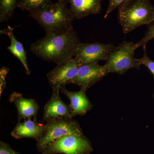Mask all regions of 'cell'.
Segmentation results:
<instances>
[{
    "label": "cell",
    "mask_w": 154,
    "mask_h": 154,
    "mask_svg": "<svg viewBox=\"0 0 154 154\" xmlns=\"http://www.w3.org/2000/svg\"><path fill=\"white\" fill-rule=\"evenodd\" d=\"M82 43L73 27L61 34L46 33L45 36L31 44L30 50L43 60L61 64L74 57Z\"/></svg>",
    "instance_id": "6da1fadb"
},
{
    "label": "cell",
    "mask_w": 154,
    "mask_h": 154,
    "mask_svg": "<svg viewBox=\"0 0 154 154\" xmlns=\"http://www.w3.org/2000/svg\"><path fill=\"white\" fill-rule=\"evenodd\" d=\"M68 0H58L47 9L29 13L46 33L61 34L73 26L75 18L68 7Z\"/></svg>",
    "instance_id": "7a4b0ae2"
},
{
    "label": "cell",
    "mask_w": 154,
    "mask_h": 154,
    "mask_svg": "<svg viewBox=\"0 0 154 154\" xmlns=\"http://www.w3.org/2000/svg\"><path fill=\"white\" fill-rule=\"evenodd\" d=\"M119 22L125 34L154 21V6L150 0H125L118 8Z\"/></svg>",
    "instance_id": "3957f363"
},
{
    "label": "cell",
    "mask_w": 154,
    "mask_h": 154,
    "mask_svg": "<svg viewBox=\"0 0 154 154\" xmlns=\"http://www.w3.org/2000/svg\"><path fill=\"white\" fill-rule=\"evenodd\" d=\"M138 48L137 43L126 41L115 47L103 65L106 73L122 75L131 69L139 68L141 64L139 59L134 57L135 51Z\"/></svg>",
    "instance_id": "277c9868"
},
{
    "label": "cell",
    "mask_w": 154,
    "mask_h": 154,
    "mask_svg": "<svg viewBox=\"0 0 154 154\" xmlns=\"http://www.w3.org/2000/svg\"><path fill=\"white\" fill-rule=\"evenodd\" d=\"M46 122L43 125L41 136L36 140L37 148L41 152L56 140L64 136L83 134L80 125L72 118L55 119Z\"/></svg>",
    "instance_id": "5b68a950"
},
{
    "label": "cell",
    "mask_w": 154,
    "mask_h": 154,
    "mask_svg": "<svg viewBox=\"0 0 154 154\" xmlns=\"http://www.w3.org/2000/svg\"><path fill=\"white\" fill-rule=\"evenodd\" d=\"M93 151L92 146L84 135L64 136L47 146L42 154H88Z\"/></svg>",
    "instance_id": "8992f818"
},
{
    "label": "cell",
    "mask_w": 154,
    "mask_h": 154,
    "mask_svg": "<svg viewBox=\"0 0 154 154\" xmlns=\"http://www.w3.org/2000/svg\"><path fill=\"white\" fill-rule=\"evenodd\" d=\"M115 48L112 43L82 42L77 48L74 57L82 65L99 63L100 61L107 60L110 54Z\"/></svg>",
    "instance_id": "52a82bcc"
},
{
    "label": "cell",
    "mask_w": 154,
    "mask_h": 154,
    "mask_svg": "<svg viewBox=\"0 0 154 154\" xmlns=\"http://www.w3.org/2000/svg\"><path fill=\"white\" fill-rule=\"evenodd\" d=\"M82 64L74 57L71 60L58 65L46 74L52 92H60L61 87L76 75Z\"/></svg>",
    "instance_id": "ba28073f"
},
{
    "label": "cell",
    "mask_w": 154,
    "mask_h": 154,
    "mask_svg": "<svg viewBox=\"0 0 154 154\" xmlns=\"http://www.w3.org/2000/svg\"><path fill=\"white\" fill-rule=\"evenodd\" d=\"M107 74L103 66L100 65L99 63L82 65L75 77L66 85H77L87 91Z\"/></svg>",
    "instance_id": "9c48e42d"
},
{
    "label": "cell",
    "mask_w": 154,
    "mask_h": 154,
    "mask_svg": "<svg viewBox=\"0 0 154 154\" xmlns=\"http://www.w3.org/2000/svg\"><path fill=\"white\" fill-rule=\"evenodd\" d=\"M86 91L81 88L80 91L72 92L67 90L65 85L61 87L62 94L66 96L69 100V107L72 117L76 116L85 115L92 109L93 105L87 97Z\"/></svg>",
    "instance_id": "30bf717a"
},
{
    "label": "cell",
    "mask_w": 154,
    "mask_h": 154,
    "mask_svg": "<svg viewBox=\"0 0 154 154\" xmlns=\"http://www.w3.org/2000/svg\"><path fill=\"white\" fill-rule=\"evenodd\" d=\"M62 118H72L69 105L61 99L60 92H52V96L44 106L43 122Z\"/></svg>",
    "instance_id": "8fae6325"
},
{
    "label": "cell",
    "mask_w": 154,
    "mask_h": 154,
    "mask_svg": "<svg viewBox=\"0 0 154 154\" xmlns=\"http://www.w3.org/2000/svg\"><path fill=\"white\" fill-rule=\"evenodd\" d=\"M9 101L13 103L18 112V122L36 117L39 106L34 99H28L18 92H14L10 96Z\"/></svg>",
    "instance_id": "7c38bea8"
},
{
    "label": "cell",
    "mask_w": 154,
    "mask_h": 154,
    "mask_svg": "<svg viewBox=\"0 0 154 154\" xmlns=\"http://www.w3.org/2000/svg\"><path fill=\"white\" fill-rule=\"evenodd\" d=\"M75 19H80L98 14L102 10L103 0H68Z\"/></svg>",
    "instance_id": "4fadbf2b"
},
{
    "label": "cell",
    "mask_w": 154,
    "mask_h": 154,
    "mask_svg": "<svg viewBox=\"0 0 154 154\" xmlns=\"http://www.w3.org/2000/svg\"><path fill=\"white\" fill-rule=\"evenodd\" d=\"M43 129V125L37 122L36 117L18 122L11 132L15 138L19 139L23 138H30L37 140L40 137Z\"/></svg>",
    "instance_id": "5bb4252c"
},
{
    "label": "cell",
    "mask_w": 154,
    "mask_h": 154,
    "mask_svg": "<svg viewBox=\"0 0 154 154\" xmlns=\"http://www.w3.org/2000/svg\"><path fill=\"white\" fill-rule=\"evenodd\" d=\"M14 28L8 26L6 29L1 30L0 32L2 34L7 35L10 38L11 45L8 47V49L21 62L25 69L26 74L28 75H30V71L27 62V54L23 45L14 36L13 33Z\"/></svg>",
    "instance_id": "9a60e30c"
},
{
    "label": "cell",
    "mask_w": 154,
    "mask_h": 154,
    "mask_svg": "<svg viewBox=\"0 0 154 154\" xmlns=\"http://www.w3.org/2000/svg\"><path fill=\"white\" fill-rule=\"evenodd\" d=\"M52 4L51 0H17V8L30 13L45 10Z\"/></svg>",
    "instance_id": "2e32d148"
},
{
    "label": "cell",
    "mask_w": 154,
    "mask_h": 154,
    "mask_svg": "<svg viewBox=\"0 0 154 154\" xmlns=\"http://www.w3.org/2000/svg\"><path fill=\"white\" fill-rule=\"evenodd\" d=\"M17 0H0V22H7L13 17Z\"/></svg>",
    "instance_id": "e0dca14e"
},
{
    "label": "cell",
    "mask_w": 154,
    "mask_h": 154,
    "mask_svg": "<svg viewBox=\"0 0 154 154\" xmlns=\"http://www.w3.org/2000/svg\"><path fill=\"white\" fill-rule=\"evenodd\" d=\"M154 38V21L148 25L147 30L143 38L138 42H137L138 47L146 45L147 43Z\"/></svg>",
    "instance_id": "ac0fdd59"
},
{
    "label": "cell",
    "mask_w": 154,
    "mask_h": 154,
    "mask_svg": "<svg viewBox=\"0 0 154 154\" xmlns=\"http://www.w3.org/2000/svg\"><path fill=\"white\" fill-rule=\"evenodd\" d=\"M146 45L143 46V55L142 57L139 59L141 65H143L149 69V70L154 76V61L151 60L148 56L146 52Z\"/></svg>",
    "instance_id": "d6986e66"
},
{
    "label": "cell",
    "mask_w": 154,
    "mask_h": 154,
    "mask_svg": "<svg viewBox=\"0 0 154 154\" xmlns=\"http://www.w3.org/2000/svg\"><path fill=\"white\" fill-rule=\"evenodd\" d=\"M125 1V0H109L108 7L104 16V19H106L108 15L114 10L118 9L122 4Z\"/></svg>",
    "instance_id": "ffe728a7"
},
{
    "label": "cell",
    "mask_w": 154,
    "mask_h": 154,
    "mask_svg": "<svg viewBox=\"0 0 154 154\" xmlns=\"http://www.w3.org/2000/svg\"><path fill=\"white\" fill-rule=\"evenodd\" d=\"M9 69L4 66L0 69V96H2L4 89L6 88V79L8 73Z\"/></svg>",
    "instance_id": "44dd1931"
},
{
    "label": "cell",
    "mask_w": 154,
    "mask_h": 154,
    "mask_svg": "<svg viewBox=\"0 0 154 154\" xmlns=\"http://www.w3.org/2000/svg\"><path fill=\"white\" fill-rule=\"evenodd\" d=\"M0 154H19V153L11 148L8 144L1 141Z\"/></svg>",
    "instance_id": "7402d4cb"
}]
</instances>
